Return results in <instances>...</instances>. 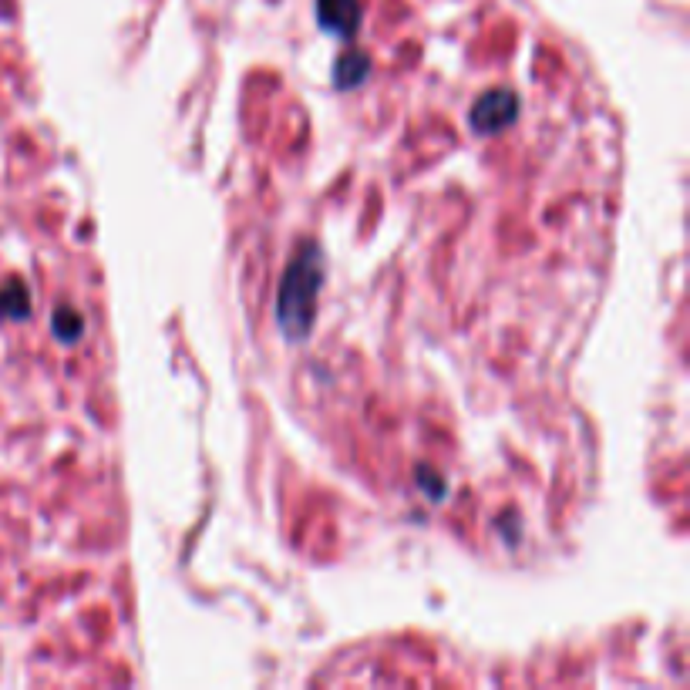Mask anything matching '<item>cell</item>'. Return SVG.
I'll list each match as a JSON object with an SVG mask.
<instances>
[{
    "instance_id": "1",
    "label": "cell",
    "mask_w": 690,
    "mask_h": 690,
    "mask_svg": "<svg viewBox=\"0 0 690 690\" xmlns=\"http://www.w3.org/2000/svg\"><path fill=\"white\" fill-rule=\"evenodd\" d=\"M320 280H324V260L317 250H303L283 276L280 290V320L290 337H303L310 330Z\"/></svg>"
},
{
    "instance_id": "2",
    "label": "cell",
    "mask_w": 690,
    "mask_h": 690,
    "mask_svg": "<svg viewBox=\"0 0 690 690\" xmlns=\"http://www.w3.org/2000/svg\"><path fill=\"white\" fill-rule=\"evenodd\" d=\"M24 307H27V300H24V290L21 287H14L11 293H4L0 297V310H7V314H24Z\"/></svg>"
}]
</instances>
